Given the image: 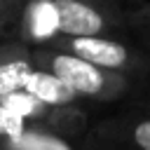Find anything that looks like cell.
I'll return each instance as SVG.
<instances>
[{
    "instance_id": "cell-3",
    "label": "cell",
    "mask_w": 150,
    "mask_h": 150,
    "mask_svg": "<svg viewBox=\"0 0 150 150\" xmlns=\"http://www.w3.org/2000/svg\"><path fill=\"white\" fill-rule=\"evenodd\" d=\"M61 35H117L129 30L127 0H54Z\"/></svg>"
},
{
    "instance_id": "cell-5",
    "label": "cell",
    "mask_w": 150,
    "mask_h": 150,
    "mask_svg": "<svg viewBox=\"0 0 150 150\" xmlns=\"http://www.w3.org/2000/svg\"><path fill=\"white\" fill-rule=\"evenodd\" d=\"M21 35L30 45H49L61 35L54 0H26L21 7Z\"/></svg>"
},
{
    "instance_id": "cell-10",
    "label": "cell",
    "mask_w": 150,
    "mask_h": 150,
    "mask_svg": "<svg viewBox=\"0 0 150 150\" xmlns=\"http://www.w3.org/2000/svg\"><path fill=\"white\" fill-rule=\"evenodd\" d=\"M16 148L21 150H70L61 138L56 136H47V134H23L21 138L12 141Z\"/></svg>"
},
{
    "instance_id": "cell-7",
    "label": "cell",
    "mask_w": 150,
    "mask_h": 150,
    "mask_svg": "<svg viewBox=\"0 0 150 150\" xmlns=\"http://www.w3.org/2000/svg\"><path fill=\"white\" fill-rule=\"evenodd\" d=\"M33 68H35V63H33V56H28V54H16L9 59H2L0 61V96L23 89Z\"/></svg>"
},
{
    "instance_id": "cell-13",
    "label": "cell",
    "mask_w": 150,
    "mask_h": 150,
    "mask_svg": "<svg viewBox=\"0 0 150 150\" xmlns=\"http://www.w3.org/2000/svg\"><path fill=\"white\" fill-rule=\"evenodd\" d=\"M89 150H124V148H115V145H103V143H89Z\"/></svg>"
},
{
    "instance_id": "cell-1",
    "label": "cell",
    "mask_w": 150,
    "mask_h": 150,
    "mask_svg": "<svg viewBox=\"0 0 150 150\" xmlns=\"http://www.w3.org/2000/svg\"><path fill=\"white\" fill-rule=\"evenodd\" d=\"M33 63L38 68L56 73L80 94V98H91L101 103H112V101H122L129 96L134 98L148 87V82L138 77L101 68L77 54H70V52H63L49 45H42V49L33 54Z\"/></svg>"
},
{
    "instance_id": "cell-11",
    "label": "cell",
    "mask_w": 150,
    "mask_h": 150,
    "mask_svg": "<svg viewBox=\"0 0 150 150\" xmlns=\"http://www.w3.org/2000/svg\"><path fill=\"white\" fill-rule=\"evenodd\" d=\"M0 134H5L9 141H16L26 134V117L0 103Z\"/></svg>"
},
{
    "instance_id": "cell-9",
    "label": "cell",
    "mask_w": 150,
    "mask_h": 150,
    "mask_svg": "<svg viewBox=\"0 0 150 150\" xmlns=\"http://www.w3.org/2000/svg\"><path fill=\"white\" fill-rule=\"evenodd\" d=\"M127 19H129V30L136 33L138 40L150 49V2L127 0Z\"/></svg>"
},
{
    "instance_id": "cell-14",
    "label": "cell",
    "mask_w": 150,
    "mask_h": 150,
    "mask_svg": "<svg viewBox=\"0 0 150 150\" xmlns=\"http://www.w3.org/2000/svg\"><path fill=\"white\" fill-rule=\"evenodd\" d=\"M9 2H12V7H16V2H19V0H9Z\"/></svg>"
},
{
    "instance_id": "cell-2",
    "label": "cell",
    "mask_w": 150,
    "mask_h": 150,
    "mask_svg": "<svg viewBox=\"0 0 150 150\" xmlns=\"http://www.w3.org/2000/svg\"><path fill=\"white\" fill-rule=\"evenodd\" d=\"M49 47L77 54L101 68L150 82V49L136 47L115 35H59Z\"/></svg>"
},
{
    "instance_id": "cell-4",
    "label": "cell",
    "mask_w": 150,
    "mask_h": 150,
    "mask_svg": "<svg viewBox=\"0 0 150 150\" xmlns=\"http://www.w3.org/2000/svg\"><path fill=\"white\" fill-rule=\"evenodd\" d=\"M91 141L124 150H150V108L131 105V110L101 122L91 131Z\"/></svg>"
},
{
    "instance_id": "cell-8",
    "label": "cell",
    "mask_w": 150,
    "mask_h": 150,
    "mask_svg": "<svg viewBox=\"0 0 150 150\" xmlns=\"http://www.w3.org/2000/svg\"><path fill=\"white\" fill-rule=\"evenodd\" d=\"M0 103H5L7 108H12L14 112H19L26 120H30V117H45V115L54 112V108H56V105H49V103L40 101L38 96H33L26 89H19V91L0 96Z\"/></svg>"
},
{
    "instance_id": "cell-12",
    "label": "cell",
    "mask_w": 150,
    "mask_h": 150,
    "mask_svg": "<svg viewBox=\"0 0 150 150\" xmlns=\"http://www.w3.org/2000/svg\"><path fill=\"white\" fill-rule=\"evenodd\" d=\"M12 9H14V7H12V2H9V0H0V23L9 16V12H12Z\"/></svg>"
},
{
    "instance_id": "cell-6",
    "label": "cell",
    "mask_w": 150,
    "mask_h": 150,
    "mask_svg": "<svg viewBox=\"0 0 150 150\" xmlns=\"http://www.w3.org/2000/svg\"><path fill=\"white\" fill-rule=\"evenodd\" d=\"M23 89L49 105H75L80 98V94L66 80H61L56 73L45 70V68H33Z\"/></svg>"
}]
</instances>
